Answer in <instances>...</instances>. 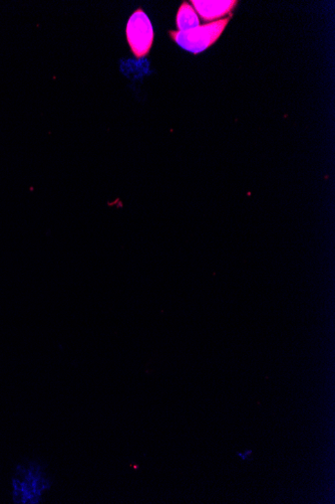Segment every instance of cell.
Masks as SVG:
<instances>
[{
	"mask_svg": "<svg viewBox=\"0 0 335 504\" xmlns=\"http://www.w3.org/2000/svg\"><path fill=\"white\" fill-rule=\"evenodd\" d=\"M230 19L231 17H225L189 31H170L169 35L179 46L187 52L198 55L218 41L229 24Z\"/></svg>",
	"mask_w": 335,
	"mask_h": 504,
	"instance_id": "6da1fadb",
	"label": "cell"
},
{
	"mask_svg": "<svg viewBox=\"0 0 335 504\" xmlns=\"http://www.w3.org/2000/svg\"><path fill=\"white\" fill-rule=\"evenodd\" d=\"M127 42L137 59L147 57L153 46L154 28L144 10H136L129 17L126 28Z\"/></svg>",
	"mask_w": 335,
	"mask_h": 504,
	"instance_id": "7a4b0ae2",
	"label": "cell"
},
{
	"mask_svg": "<svg viewBox=\"0 0 335 504\" xmlns=\"http://www.w3.org/2000/svg\"><path fill=\"white\" fill-rule=\"evenodd\" d=\"M193 8L197 11L201 19L205 21H211L214 19L225 17V15H232V11L236 8L237 0H193Z\"/></svg>",
	"mask_w": 335,
	"mask_h": 504,
	"instance_id": "3957f363",
	"label": "cell"
},
{
	"mask_svg": "<svg viewBox=\"0 0 335 504\" xmlns=\"http://www.w3.org/2000/svg\"><path fill=\"white\" fill-rule=\"evenodd\" d=\"M176 24H177L179 31L192 30V28L200 26L197 13L193 6H190L186 1L183 2L179 8Z\"/></svg>",
	"mask_w": 335,
	"mask_h": 504,
	"instance_id": "277c9868",
	"label": "cell"
},
{
	"mask_svg": "<svg viewBox=\"0 0 335 504\" xmlns=\"http://www.w3.org/2000/svg\"><path fill=\"white\" fill-rule=\"evenodd\" d=\"M28 495H26L24 490H15V501L17 503H26Z\"/></svg>",
	"mask_w": 335,
	"mask_h": 504,
	"instance_id": "5b68a950",
	"label": "cell"
},
{
	"mask_svg": "<svg viewBox=\"0 0 335 504\" xmlns=\"http://www.w3.org/2000/svg\"><path fill=\"white\" fill-rule=\"evenodd\" d=\"M33 485H35V492L37 494H40L46 487V484L42 478H35Z\"/></svg>",
	"mask_w": 335,
	"mask_h": 504,
	"instance_id": "8992f818",
	"label": "cell"
},
{
	"mask_svg": "<svg viewBox=\"0 0 335 504\" xmlns=\"http://www.w3.org/2000/svg\"><path fill=\"white\" fill-rule=\"evenodd\" d=\"M251 450H247L245 453H237V455H238L239 457H241L243 460H248V459H249V456H251Z\"/></svg>",
	"mask_w": 335,
	"mask_h": 504,
	"instance_id": "52a82bcc",
	"label": "cell"
},
{
	"mask_svg": "<svg viewBox=\"0 0 335 504\" xmlns=\"http://www.w3.org/2000/svg\"><path fill=\"white\" fill-rule=\"evenodd\" d=\"M13 486H15V490H24V483H20V481L17 480V479L13 481Z\"/></svg>",
	"mask_w": 335,
	"mask_h": 504,
	"instance_id": "ba28073f",
	"label": "cell"
}]
</instances>
